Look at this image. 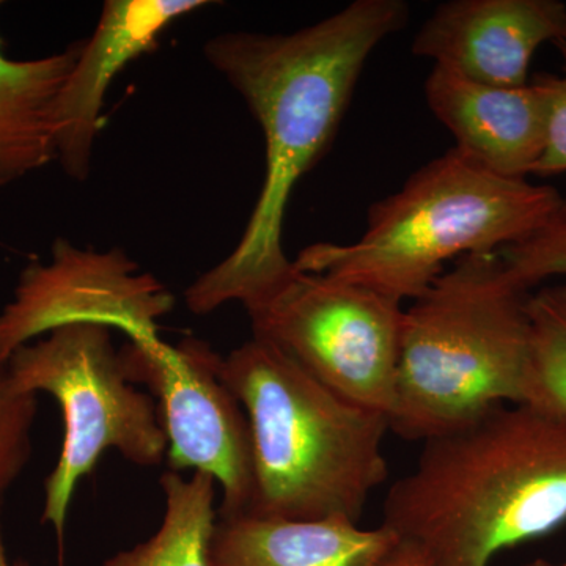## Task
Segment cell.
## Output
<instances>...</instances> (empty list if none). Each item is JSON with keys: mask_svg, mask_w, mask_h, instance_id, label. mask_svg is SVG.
I'll return each instance as SVG.
<instances>
[{"mask_svg": "<svg viewBox=\"0 0 566 566\" xmlns=\"http://www.w3.org/2000/svg\"><path fill=\"white\" fill-rule=\"evenodd\" d=\"M221 379L251 424L253 497L248 513L285 520L342 516L359 524L389 476V417L354 405L290 354L252 337L222 357Z\"/></svg>", "mask_w": 566, "mask_h": 566, "instance_id": "3957f363", "label": "cell"}, {"mask_svg": "<svg viewBox=\"0 0 566 566\" xmlns=\"http://www.w3.org/2000/svg\"><path fill=\"white\" fill-rule=\"evenodd\" d=\"M562 193L527 178H504L452 148L379 200L352 244L307 245L294 266L403 303L416 301L450 260L499 252L538 232Z\"/></svg>", "mask_w": 566, "mask_h": 566, "instance_id": "277c9868", "label": "cell"}, {"mask_svg": "<svg viewBox=\"0 0 566 566\" xmlns=\"http://www.w3.org/2000/svg\"><path fill=\"white\" fill-rule=\"evenodd\" d=\"M207 0H107L55 104V161L73 180L91 175L93 148L102 133L104 99L129 63L153 51L181 18Z\"/></svg>", "mask_w": 566, "mask_h": 566, "instance_id": "30bf717a", "label": "cell"}, {"mask_svg": "<svg viewBox=\"0 0 566 566\" xmlns=\"http://www.w3.org/2000/svg\"><path fill=\"white\" fill-rule=\"evenodd\" d=\"M111 331L69 324L21 346L6 363L18 390L46 392L61 405L65 434L57 464L44 482L41 516L61 543L77 483L107 450L140 468H156L169 449L158 403L126 378Z\"/></svg>", "mask_w": 566, "mask_h": 566, "instance_id": "8992f818", "label": "cell"}, {"mask_svg": "<svg viewBox=\"0 0 566 566\" xmlns=\"http://www.w3.org/2000/svg\"><path fill=\"white\" fill-rule=\"evenodd\" d=\"M126 378L145 386L158 403L170 471L196 469L222 488L218 516L248 513L253 497L251 424L222 381V356L188 337L177 346L161 338L128 342L120 349Z\"/></svg>", "mask_w": 566, "mask_h": 566, "instance_id": "ba28073f", "label": "cell"}, {"mask_svg": "<svg viewBox=\"0 0 566 566\" xmlns=\"http://www.w3.org/2000/svg\"><path fill=\"white\" fill-rule=\"evenodd\" d=\"M245 312L253 337L279 346L352 403L390 416L403 331L400 303L294 266L275 292Z\"/></svg>", "mask_w": 566, "mask_h": 566, "instance_id": "52a82bcc", "label": "cell"}, {"mask_svg": "<svg viewBox=\"0 0 566 566\" xmlns=\"http://www.w3.org/2000/svg\"><path fill=\"white\" fill-rule=\"evenodd\" d=\"M553 77L499 87L433 66L424 98L461 155L499 177L527 178L545 153Z\"/></svg>", "mask_w": 566, "mask_h": 566, "instance_id": "7c38bea8", "label": "cell"}, {"mask_svg": "<svg viewBox=\"0 0 566 566\" xmlns=\"http://www.w3.org/2000/svg\"><path fill=\"white\" fill-rule=\"evenodd\" d=\"M524 566H566V560L564 564H553V562L545 560V558H536V560L528 562V564Z\"/></svg>", "mask_w": 566, "mask_h": 566, "instance_id": "7402d4cb", "label": "cell"}, {"mask_svg": "<svg viewBox=\"0 0 566 566\" xmlns=\"http://www.w3.org/2000/svg\"><path fill=\"white\" fill-rule=\"evenodd\" d=\"M497 253L510 277L526 292L549 279L566 277V193L538 232Z\"/></svg>", "mask_w": 566, "mask_h": 566, "instance_id": "ac0fdd59", "label": "cell"}, {"mask_svg": "<svg viewBox=\"0 0 566 566\" xmlns=\"http://www.w3.org/2000/svg\"><path fill=\"white\" fill-rule=\"evenodd\" d=\"M174 294L122 249L96 252L59 238L51 262L22 270L13 300L0 312V363L33 338L69 324H98L129 342L158 338Z\"/></svg>", "mask_w": 566, "mask_h": 566, "instance_id": "9c48e42d", "label": "cell"}, {"mask_svg": "<svg viewBox=\"0 0 566 566\" xmlns=\"http://www.w3.org/2000/svg\"><path fill=\"white\" fill-rule=\"evenodd\" d=\"M382 526L433 566H488L566 524V417L501 405L423 441L390 486Z\"/></svg>", "mask_w": 566, "mask_h": 566, "instance_id": "7a4b0ae2", "label": "cell"}, {"mask_svg": "<svg viewBox=\"0 0 566 566\" xmlns=\"http://www.w3.org/2000/svg\"><path fill=\"white\" fill-rule=\"evenodd\" d=\"M54 114L0 54V188L55 161Z\"/></svg>", "mask_w": 566, "mask_h": 566, "instance_id": "9a60e30c", "label": "cell"}, {"mask_svg": "<svg viewBox=\"0 0 566 566\" xmlns=\"http://www.w3.org/2000/svg\"><path fill=\"white\" fill-rule=\"evenodd\" d=\"M528 292L497 252L457 260L403 314L390 430L427 441L524 401Z\"/></svg>", "mask_w": 566, "mask_h": 566, "instance_id": "5b68a950", "label": "cell"}, {"mask_svg": "<svg viewBox=\"0 0 566 566\" xmlns=\"http://www.w3.org/2000/svg\"><path fill=\"white\" fill-rule=\"evenodd\" d=\"M408 18L401 0H356L296 32H226L207 41L205 57L262 128L264 178L233 251L186 289L192 314L229 303L249 311L293 273L283 223L294 188L337 134L368 57Z\"/></svg>", "mask_w": 566, "mask_h": 566, "instance_id": "6da1fadb", "label": "cell"}, {"mask_svg": "<svg viewBox=\"0 0 566 566\" xmlns=\"http://www.w3.org/2000/svg\"><path fill=\"white\" fill-rule=\"evenodd\" d=\"M216 483L205 472H193L189 480L180 472H164L159 485L166 512L158 532L107 558L103 566H210L208 549L218 523Z\"/></svg>", "mask_w": 566, "mask_h": 566, "instance_id": "5bb4252c", "label": "cell"}, {"mask_svg": "<svg viewBox=\"0 0 566 566\" xmlns=\"http://www.w3.org/2000/svg\"><path fill=\"white\" fill-rule=\"evenodd\" d=\"M376 566H433L430 558L415 543L398 538L392 549Z\"/></svg>", "mask_w": 566, "mask_h": 566, "instance_id": "ffe728a7", "label": "cell"}, {"mask_svg": "<svg viewBox=\"0 0 566 566\" xmlns=\"http://www.w3.org/2000/svg\"><path fill=\"white\" fill-rule=\"evenodd\" d=\"M562 55V74H554L545 153L536 166V177L566 174V39L556 43Z\"/></svg>", "mask_w": 566, "mask_h": 566, "instance_id": "d6986e66", "label": "cell"}, {"mask_svg": "<svg viewBox=\"0 0 566 566\" xmlns=\"http://www.w3.org/2000/svg\"><path fill=\"white\" fill-rule=\"evenodd\" d=\"M398 536L390 528H363L342 516L285 520L251 513L219 517L210 566H376Z\"/></svg>", "mask_w": 566, "mask_h": 566, "instance_id": "4fadbf2b", "label": "cell"}, {"mask_svg": "<svg viewBox=\"0 0 566 566\" xmlns=\"http://www.w3.org/2000/svg\"><path fill=\"white\" fill-rule=\"evenodd\" d=\"M564 39L558 0H450L423 22L412 52L471 81L521 87L536 50Z\"/></svg>", "mask_w": 566, "mask_h": 566, "instance_id": "8fae6325", "label": "cell"}, {"mask_svg": "<svg viewBox=\"0 0 566 566\" xmlns=\"http://www.w3.org/2000/svg\"><path fill=\"white\" fill-rule=\"evenodd\" d=\"M531 357L523 403L566 417V282L528 294Z\"/></svg>", "mask_w": 566, "mask_h": 566, "instance_id": "2e32d148", "label": "cell"}, {"mask_svg": "<svg viewBox=\"0 0 566 566\" xmlns=\"http://www.w3.org/2000/svg\"><path fill=\"white\" fill-rule=\"evenodd\" d=\"M0 566H31L25 560L9 562V558H7L6 545H3L2 521H0ZM61 566L63 565L61 564Z\"/></svg>", "mask_w": 566, "mask_h": 566, "instance_id": "44dd1931", "label": "cell"}, {"mask_svg": "<svg viewBox=\"0 0 566 566\" xmlns=\"http://www.w3.org/2000/svg\"><path fill=\"white\" fill-rule=\"evenodd\" d=\"M39 412L36 394L21 392L0 363V512L7 491L32 455V428Z\"/></svg>", "mask_w": 566, "mask_h": 566, "instance_id": "e0dca14e", "label": "cell"}]
</instances>
